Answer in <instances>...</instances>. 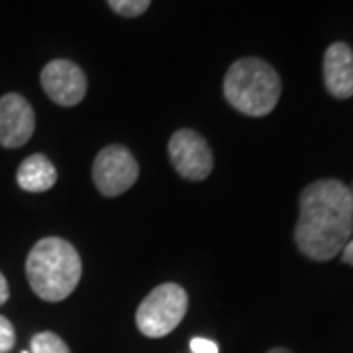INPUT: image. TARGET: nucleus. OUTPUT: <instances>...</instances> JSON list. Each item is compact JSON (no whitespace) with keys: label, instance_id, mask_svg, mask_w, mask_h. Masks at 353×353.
I'll return each mask as SVG.
<instances>
[{"label":"nucleus","instance_id":"1","mask_svg":"<svg viewBox=\"0 0 353 353\" xmlns=\"http://www.w3.org/2000/svg\"><path fill=\"white\" fill-rule=\"evenodd\" d=\"M353 236V196L338 179H320L301 194V216L294 228L299 250L314 259L330 261L345 250Z\"/></svg>","mask_w":353,"mask_h":353},{"label":"nucleus","instance_id":"10","mask_svg":"<svg viewBox=\"0 0 353 353\" xmlns=\"http://www.w3.org/2000/svg\"><path fill=\"white\" fill-rule=\"evenodd\" d=\"M18 187L26 192H46L57 181V169L43 153L26 157L16 173Z\"/></svg>","mask_w":353,"mask_h":353},{"label":"nucleus","instance_id":"2","mask_svg":"<svg viewBox=\"0 0 353 353\" xmlns=\"http://www.w3.org/2000/svg\"><path fill=\"white\" fill-rule=\"evenodd\" d=\"M83 275L81 257L63 238L39 240L26 259V277L41 301L61 303L77 289Z\"/></svg>","mask_w":353,"mask_h":353},{"label":"nucleus","instance_id":"11","mask_svg":"<svg viewBox=\"0 0 353 353\" xmlns=\"http://www.w3.org/2000/svg\"><path fill=\"white\" fill-rule=\"evenodd\" d=\"M30 347H32L30 353H71L67 343L53 332H39V334H36L32 338Z\"/></svg>","mask_w":353,"mask_h":353},{"label":"nucleus","instance_id":"4","mask_svg":"<svg viewBox=\"0 0 353 353\" xmlns=\"http://www.w3.org/2000/svg\"><path fill=\"white\" fill-rule=\"evenodd\" d=\"M189 308V294L176 283H163L141 301L136 326L145 338H163L183 322Z\"/></svg>","mask_w":353,"mask_h":353},{"label":"nucleus","instance_id":"8","mask_svg":"<svg viewBox=\"0 0 353 353\" xmlns=\"http://www.w3.org/2000/svg\"><path fill=\"white\" fill-rule=\"evenodd\" d=\"M36 128V114L32 104L18 92L0 97V145L22 148L32 138Z\"/></svg>","mask_w":353,"mask_h":353},{"label":"nucleus","instance_id":"13","mask_svg":"<svg viewBox=\"0 0 353 353\" xmlns=\"http://www.w3.org/2000/svg\"><path fill=\"white\" fill-rule=\"evenodd\" d=\"M16 345V330L6 316L0 314V353L12 352Z\"/></svg>","mask_w":353,"mask_h":353},{"label":"nucleus","instance_id":"9","mask_svg":"<svg viewBox=\"0 0 353 353\" xmlns=\"http://www.w3.org/2000/svg\"><path fill=\"white\" fill-rule=\"evenodd\" d=\"M324 83L334 99L353 97V51L347 43L336 41L324 53Z\"/></svg>","mask_w":353,"mask_h":353},{"label":"nucleus","instance_id":"15","mask_svg":"<svg viewBox=\"0 0 353 353\" xmlns=\"http://www.w3.org/2000/svg\"><path fill=\"white\" fill-rule=\"evenodd\" d=\"M10 299V289H8V281L0 273V306Z\"/></svg>","mask_w":353,"mask_h":353},{"label":"nucleus","instance_id":"17","mask_svg":"<svg viewBox=\"0 0 353 353\" xmlns=\"http://www.w3.org/2000/svg\"><path fill=\"white\" fill-rule=\"evenodd\" d=\"M267 353H292V352H289L287 347H273V350H269Z\"/></svg>","mask_w":353,"mask_h":353},{"label":"nucleus","instance_id":"16","mask_svg":"<svg viewBox=\"0 0 353 353\" xmlns=\"http://www.w3.org/2000/svg\"><path fill=\"white\" fill-rule=\"evenodd\" d=\"M352 196H353V190H352ZM341 261L347 265H353V236H352V240H350V243L345 245V250L341 252Z\"/></svg>","mask_w":353,"mask_h":353},{"label":"nucleus","instance_id":"18","mask_svg":"<svg viewBox=\"0 0 353 353\" xmlns=\"http://www.w3.org/2000/svg\"><path fill=\"white\" fill-rule=\"evenodd\" d=\"M22 353H30V352H22Z\"/></svg>","mask_w":353,"mask_h":353},{"label":"nucleus","instance_id":"3","mask_svg":"<svg viewBox=\"0 0 353 353\" xmlns=\"http://www.w3.org/2000/svg\"><path fill=\"white\" fill-rule=\"evenodd\" d=\"M281 79L271 65L259 57H243L224 77L226 101L245 116H267L281 99Z\"/></svg>","mask_w":353,"mask_h":353},{"label":"nucleus","instance_id":"12","mask_svg":"<svg viewBox=\"0 0 353 353\" xmlns=\"http://www.w3.org/2000/svg\"><path fill=\"white\" fill-rule=\"evenodd\" d=\"M106 2L114 12L124 18H138L152 4V0H106Z\"/></svg>","mask_w":353,"mask_h":353},{"label":"nucleus","instance_id":"14","mask_svg":"<svg viewBox=\"0 0 353 353\" xmlns=\"http://www.w3.org/2000/svg\"><path fill=\"white\" fill-rule=\"evenodd\" d=\"M190 350L192 353H218V343L206 338H194L190 340Z\"/></svg>","mask_w":353,"mask_h":353},{"label":"nucleus","instance_id":"7","mask_svg":"<svg viewBox=\"0 0 353 353\" xmlns=\"http://www.w3.org/2000/svg\"><path fill=\"white\" fill-rule=\"evenodd\" d=\"M41 87L59 106H75L87 94V77L69 59H53L41 69Z\"/></svg>","mask_w":353,"mask_h":353},{"label":"nucleus","instance_id":"6","mask_svg":"<svg viewBox=\"0 0 353 353\" xmlns=\"http://www.w3.org/2000/svg\"><path fill=\"white\" fill-rule=\"evenodd\" d=\"M167 152L176 173L189 181H204L212 173L214 159L208 141L194 130H176L169 139Z\"/></svg>","mask_w":353,"mask_h":353},{"label":"nucleus","instance_id":"5","mask_svg":"<svg viewBox=\"0 0 353 353\" xmlns=\"http://www.w3.org/2000/svg\"><path fill=\"white\" fill-rule=\"evenodd\" d=\"M139 165L128 148L112 143L104 148L92 165V179L101 194L120 196L136 185Z\"/></svg>","mask_w":353,"mask_h":353}]
</instances>
